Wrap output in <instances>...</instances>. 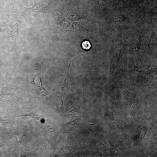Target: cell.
Instances as JSON below:
<instances>
[{
    "label": "cell",
    "instance_id": "1",
    "mask_svg": "<svg viewBox=\"0 0 157 157\" xmlns=\"http://www.w3.org/2000/svg\"><path fill=\"white\" fill-rule=\"evenodd\" d=\"M124 16L122 14H115L113 15L111 18V20L112 21L115 22H119L124 20Z\"/></svg>",
    "mask_w": 157,
    "mask_h": 157
},
{
    "label": "cell",
    "instance_id": "2",
    "mask_svg": "<svg viewBox=\"0 0 157 157\" xmlns=\"http://www.w3.org/2000/svg\"><path fill=\"white\" fill-rule=\"evenodd\" d=\"M97 3L102 6L109 5L112 3L111 0H96Z\"/></svg>",
    "mask_w": 157,
    "mask_h": 157
},
{
    "label": "cell",
    "instance_id": "3",
    "mask_svg": "<svg viewBox=\"0 0 157 157\" xmlns=\"http://www.w3.org/2000/svg\"><path fill=\"white\" fill-rule=\"evenodd\" d=\"M82 46L84 49L88 50L90 49L91 47V45L89 41H84L83 42L82 44Z\"/></svg>",
    "mask_w": 157,
    "mask_h": 157
},
{
    "label": "cell",
    "instance_id": "4",
    "mask_svg": "<svg viewBox=\"0 0 157 157\" xmlns=\"http://www.w3.org/2000/svg\"><path fill=\"white\" fill-rule=\"evenodd\" d=\"M68 73H67V77L66 78L65 80H64V82L63 83V86H62V89H61V90H64L65 88L66 87V81H67V76H68Z\"/></svg>",
    "mask_w": 157,
    "mask_h": 157
}]
</instances>
